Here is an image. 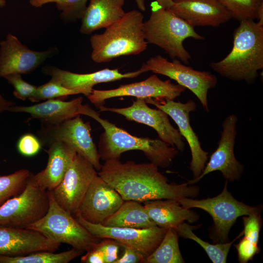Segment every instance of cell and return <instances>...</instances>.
Segmentation results:
<instances>
[{"instance_id": "603a6c76", "label": "cell", "mask_w": 263, "mask_h": 263, "mask_svg": "<svg viewBox=\"0 0 263 263\" xmlns=\"http://www.w3.org/2000/svg\"><path fill=\"white\" fill-rule=\"evenodd\" d=\"M48 147L45 150L48 156L46 167L36 174H32L31 178L40 188L52 191L61 181L77 153L62 141L55 142Z\"/></svg>"}, {"instance_id": "8d00e7d4", "label": "cell", "mask_w": 263, "mask_h": 263, "mask_svg": "<svg viewBox=\"0 0 263 263\" xmlns=\"http://www.w3.org/2000/svg\"><path fill=\"white\" fill-rule=\"evenodd\" d=\"M121 246L116 241L105 238L98 243L94 247L102 253L105 263H115L119 258L118 254Z\"/></svg>"}, {"instance_id": "f1b7e54d", "label": "cell", "mask_w": 263, "mask_h": 263, "mask_svg": "<svg viewBox=\"0 0 263 263\" xmlns=\"http://www.w3.org/2000/svg\"><path fill=\"white\" fill-rule=\"evenodd\" d=\"M83 251L72 248L60 253L42 251L23 256L0 255V263H68L80 256Z\"/></svg>"}, {"instance_id": "6da1fadb", "label": "cell", "mask_w": 263, "mask_h": 263, "mask_svg": "<svg viewBox=\"0 0 263 263\" xmlns=\"http://www.w3.org/2000/svg\"><path fill=\"white\" fill-rule=\"evenodd\" d=\"M98 175L112 186L124 201L144 202L150 200L194 198L198 186L187 182L169 183L167 178L150 163L121 162L119 159L105 160Z\"/></svg>"}, {"instance_id": "d590c367", "label": "cell", "mask_w": 263, "mask_h": 263, "mask_svg": "<svg viewBox=\"0 0 263 263\" xmlns=\"http://www.w3.org/2000/svg\"><path fill=\"white\" fill-rule=\"evenodd\" d=\"M41 143L39 139L31 133L22 135L17 144L19 152L25 156H32L37 154L41 149Z\"/></svg>"}, {"instance_id": "2e32d148", "label": "cell", "mask_w": 263, "mask_h": 263, "mask_svg": "<svg viewBox=\"0 0 263 263\" xmlns=\"http://www.w3.org/2000/svg\"><path fill=\"white\" fill-rule=\"evenodd\" d=\"M100 112H110L124 116L128 120L148 125L157 133L159 139L183 152L185 144L179 131L170 124L168 115L163 111L150 107L145 100L136 98L131 106L125 108L100 107Z\"/></svg>"}, {"instance_id": "836d02e7", "label": "cell", "mask_w": 263, "mask_h": 263, "mask_svg": "<svg viewBox=\"0 0 263 263\" xmlns=\"http://www.w3.org/2000/svg\"><path fill=\"white\" fill-rule=\"evenodd\" d=\"M4 78L14 88L13 95L19 99H29L36 91L37 87L24 81L20 74L10 75Z\"/></svg>"}, {"instance_id": "5bb4252c", "label": "cell", "mask_w": 263, "mask_h": 263, "mask_svg": "<svg viewBox=\"0 0 263 263\" xmlns=\"http://www.w3.org/2000/svg\"><path fill=\"white\" fill-rule=\"evenodd\" d=\"M186 90V88L178 84H173L169 80H162L156 75H153L141 81L122 85L115 89L106 90L93 89L87 97L99 108L103 106L106 100L121 96L174 100Z\"/></svg>"}, {"instance_id": "ac0fdd59", "label": "cell", "mask_w": 263, "mask_h": 263, "mask_svg": "<svg viewBox=\"0 0 263 263\" xmlns=\"http://www.w3.org/2000/svg\"><path fill=\"white\" fill-rule=\"evenodd\" d=\"M124 202L118 192L97 175L76 213L90 223L102 224L116 212Z\"/></svg>"}, {"instance_id": "4dcf8cb0", "label": "cell", "mask_w": 263, "mask_h": 263, "mask_svg": "<svg viewBox=\"0 0 263 263\" xmlns=\"http://www.w3.org/2000/svg\"><path fill=\"white\" fill-rule=\"evenodd\" d=\"M22 169L7 175H0V207L8 200L20 193L31 175Z\"/></svg>"}, {"instance_id": "8992f818", "label": "cell", "mask_w": 263, "mask_h": 263, "mask_svg": "<svg viewBox=\"0 0 263 263\" xmlns=\"http://www.w3.org/2000/svg\"><path fill=\"white\" fill-rule=\"evenodd\" d=\"M49 207L46 214L27 228L38 231L60 244L87 251L94 248L100 239L93 235L72 214L56 201L51 191H48Z\"/></svg>"}, {"instance_id": "52a82bcc", "label": "cell", "mask_w": 263, "mask_h": 263, "mask_svg": "<svg viewBox=\"0 0 263 263\" xmlns=\"http://www.w3.org/2000/svg\"><path fill=\"white\" fill-rule=\"evenodd\" d=\"M227 181L221 193L214 197L177 200L186 208H200L212 217L214 226L211 238L217 243L227 242L229 231L238 217L251 214H260L262 211L261 207L248 206L236 200L228 191Z\"/></svg>"}, {"instance_id": "9a60e30c", "label": "cell", "mask_w": 263, "mask_h": 263, "mask_svg": "<svg viewBox=\"0 0 263 263\" xmlns=\"http://www.w3.org/2000/svg\"><path fill=\"white\" fill-rule=\"evenodd\" d=\"M237 122L238 117L234 114L228 115L224 120L217 148L211 155L202 173L197 178L188 180V184H194L205 175L215 171H220L227 181L234 182L240 179L244 167L238 161L234 154Z\"/></svg>"}, {"instance_id": "74e56055", "label": "cell", "mask_w": 263, "mask_h": 263, "mask_svg": "<svg viewBox=\"0 0 263 263\" xmlns=\"http://www.w3.org/2000/svg\"><path fill=\"white\" fill-rule=\"evenodd\" d=\"M234 245L237 251L238 261L241 263H246L252 260L254 256L260 251L258 244L254 243L244 237Z\"/></svg>"}, {"instance_id": "60d3db41", "label": "cell", "mask_w": 263, "mask_h": 263, "mask_svg": "<svg viewBox=\"0 0 263 263\" xmlns=\"http://www.w3.org/2000/svg\"><path fill=\"white\" fill-rule=\"evenodd\" d=\"M14 105H15V102L5 99L0 92V114L5 111H8L9 109Z\"/></svg>"}, {"instance_id": "44dd1931", "label": "cell", "mask_w": 263, "mask_h": 263, "mask_svg": "<svg viewBox=\"0 0 263 263\" xmlns=\"http://www.w3.org/2000/svg\"><path fill=\"white\" fill-rule=\"evenodd\" d=\"M168 10L194 27H219L232 19L217 0H173Z\"/></svg>"}, {"instance_id": "ba28073f", "label": "cell", "mask_w": 263, "mask_h": 263, "mask_svg": "<svg viewBox=\"0 0 263 263\" xmlns=\"http://www.w3.org/2000/svg\"><path fill=\"white\" fill-rule=\"evenodd\" d=\"M90 122H84L80 115L56 124H41L38 132L41 144L49 146L62 141L72 146L77 153L87 159L99 171L102 167L98 149L91 134Z\"/></svg>"}, {"instance_id": "ffe728a7", "label": "cell", "mask_w": 263, "mask_h": 263, "mask_svg": "<svg viewBox=\"0 0 263 263\" xmlns=\"http://www.w3.org/2000/svg\"><path fill=\"white\" fill-rule=\"evenodd\" d=\"M44 74L60 82L64 87L88 97L96 84L119 80L123 78H134L147 72L141 66L137 71L122 73L118 69L105 68L87 74H78L60 69L54 66L43 69Z\"/></svg>"}, {"instance_id": "ab89813d", "label": "cell", "mask_w": 263, "mask_h": 263, "mask_svg": "<svg viewBox=\"0 0 263 263\" xmlns=\"http://www.w3.org/2000/svg\"><path fill=\"white\" fill-rule=\"evenodd\" d=\"M86 252V253L80 259L81 263H105L102 253L97 249L94 247Z\"/></svg>"}, {"instance_id": "ee69618b", "label": "cell", "mask_w": 263, "mask_h": 263, "mask_svg": "<svg viewBox=\"0 0 263 263\" xmlns=\"http://www.w3.org/2000/svg\"><path fill=\"white\" fill-rule=\"evenodd\" d=\"M6 0H0V7H4L6 5Z\"/></svg>"}, {"instance_id": "7c38bea8", "label": "cell", "mask_w": 263, "mask_h": 263, "mask_svg": "<svg viewBox=\"0 0 263 263\" xmlns=\"http://www.w3.org/2000/svg\"><path fill=\"white\" fill-rule=\"evenodd\" d=\"M97 175L94 166L76 153L60 183L51 191L55 200L65 210L75 214Z\"/></svg>"}, {"instance_id": "e575fe53", "label": "cell", "mask_w": 263, "mask_h": 263, "mask_svg": "<svg viewBox=\"0 0 263 263\" xmlns=\"http://www.w3.org/2000/svg\"><path fill=\"white\" fill-rule=\"evenodd\" d=\"M244 237L258 244L261 227L260 214H251L243 217Z\"/></svg>"}, {"instance_id": "d6a6232c", "label": "cell", "mask_w": 263, "mask_h": 263, "mask_svg": "<svg viewBox=\"0 0 263 263\" xmlns=\"http://www.w3.org/2000/svg\"><path fill=\"white\" fill-rule=\"evenodd\" d=\"M76 94L75 91L51 78L48 82L37 87L35 94L29 100L32 102H37Z\"/></svg>"}, {"instance_id": "5b68a950", "label": "cell", "mask_w": 263, "mask_h": 263, "mask_svg": "<svg viewBox=\"0 0 263 263\" xmlns=\"http://www.w3.org/2000/svg\"><path fill=\"white\" fill-rule=\"evenodd\" d=\"M150 15L144 21L143 33L148 43L157 46L172 58L189 63L191 56L184 46L188 38L204 39L194 27L178 17L170 11L164 9L155 0L151 2Z\"/></svg>"}, {"instance_id": "cb8c5ba5", "label": "cell", "mask_w": 263, "mask_h": 263, "mask_svg": "<svg viewBox=\"0 0 263 263\" xmlns=\"http://www.w3.org/2000/svg\"><path fill=\"white\" fill-rule=\"evenodd\" d=\"M125 0H90L81 19L80 33L91 34L120 19L126 13L123 8Z\"/></svg>"}, {"instance_id": "1f68e13d", "label": "cell", "mask_w": 263, "mask_h": 263, "mask_svg": "<svg viewBox=\"0 0 263 263\" xmlns=\"http://www.w3.org/2000/svg\"><path fill=\"white\" fill-rule=\"evenodd\" d=\"M89 0H30V4L39 7L48 3H56L60 19L65 23L81 19Z\"/></svg>"}, {"instance_id": "277c9868", "label": "cell", "mask_w": 263, "mask_h": 263, "mask_svg": "<svg viewBox=\"0 0 263 263\" xmlns=\"http://www.w3.org/2000/svg\"><path fill=\"white\" fill-rule=\"evenodd\" d=\"M144 16L136 10L126 12L103 33L90 38L91 58L97 63L125 56L137 55L147 48L143 33Z\"/></svg>"}, {"instance_id": "f35d334b", "label": "cell", "mask_w": 263, "mask_h": 263, "mask_svg": "<svg viewBox=\"0 0 263 263\" xmlns=\"http://www.w3.org/2000/svg\"><path fill=\"white\" fill-rule=\"evenodd\" d=\"M124 252L115 263H143L145 258L139 252L127 246L123 247Z\"/></svg>"}, {"instance_id": "e0dca14e", "label": "cell", "mask_w": 263, "mask_h": 263, "mask_svg": "<svg viewBox=\"0 0 263 263\" xmlns=\"http://www.w3.org/2000/svg\"><path fill=\"white\" fill-rule=\"evenodd\" d=\"M57 49L35 51L22 44L12 34L0 42V77L13 74H29L52 56Z\"/></svg>"}, {"instance_id": "d6986e66", "label": "cell", "mask_w": 263, "mask_h": 263, "mask_svg": "<svg viewBox=\"0 0 263 263\" xmlns=\"http://www.w3.org/2000/svg\"><path fill=\"white\" fill-rule=\"evenodd\" d=\"M60 244L35 230L0 225V255L17 256L38 251L56 252Z\"/></svg>"}, {"instance_id": "8fae6325", "label": "cell", "mask_w": 263, "mask_h": 263, "mask_svg": "<svg viewBox=\"0 0 263 263\" xmlns=\"http://www.w3.org/2000/svg\"><path fill=\"white\" fill-rule=\"evenodd\" d=\"M75 214L77 221L95 237L113 239L122 247L127 246L136 250L145 259L156 249L167 230L158 226L148 228L108 226L90 223L78 213Z\"/></svg>"}, {"instance_id": "4316f807", "label": "cell", "mask_w": 263, "mask_h": 263, "mask_svg": "<svg viewBox=\"0 0 263 263\" xmlns=\"http://www.w3.org/2000/svg\"><path fill=\"white\" fill-rule=\"evenodd\" d=\"M194 229V226L184 222L179 225L175 229L179 236L185 239H191L200 245L213 263H225L231 245L234 241L243 235L242 231L231 242L211 244L198 237L193 232Z\"/></svg>"}, {"instance_id": "83f0119b", "label": "cell", "mask_w": 263, "mask_h": 263, "mask_svg": "<svg viewBox=\"0 0 263 263\" xmlns=\"http://www.w3.org/2000/svg\"><path fill=\"white\" fill-rule=\"evenodd\" d=\"M178 235L174 228H168L156 249L146 258L144 263H183L180 250Z\"/></svg>"}, {"instance_id": "3957f363", "label": "cell", "mask_w": 263, "mask_h": 263, "mask_svg": "<svg viewBox=\"0 0 263 263\" xmlns=\"http://www.w3.org/2000/svg\"><path fill=\"white\" fill-rule=\"evenodd\" d=\"M97 121L104 129L100 136L98 152L103 160L119 159L121 154L127 151H142L150 162L158 167H169L178 154L174 147L159 139L141 138L132 135L117 127L91 107L86 114Z\"/></svg>"}, {"instance_id": "7a4b0ae2", "label": "cell", "mask_w": 263, "mask_h": 263, "mask_svg": "<svg viewBox=\"0 0 263 263\" xmlns=\"http://www.w3.org/2000/svg\"><path fill=\"white\" fill-rule=\"evenodd\" d=\"M209 66L222 76L254 83L263 69V25L254 20L240 21L233 33L231 51Z\"/></svg>"}, {"instance_id": "7402d4cb", "label": "cell", "mask_w": 263, "mask_h": 263, "mask_svg": "<svg viewBox=\"0 0 263 263\" xmlns=\"http://www.w3.org/2000/svg\"><path fill=\"white\" fill-rule=\"evenodd\" d=\"M82 97L69 101L53 99L29 106L14 105L8 111L27 113L30 115V119H38L42 124L54 125L80 114L85 115L89 105L82 104Z\"/></svg>"}, {"instance_id": "484cf974", "label": "cell", "mask_w": 263, "mask_h": 263, "mask_svg": "<svg viewBox=\"0 0 263 263\" xmlns=\"http://www.w3.org/2000/svg\"><path fill=\"white\" fill-rule=\"evenodd\" d=\"M101 224L108 226L134 228L157 226L150 218L144 205L132 200L124 201L117 211Z\"/></svg>"}, {"instance_id": "4fadbf2b", "label": "cell", "mask_w": 263, "mask_h": 263, "mask_svg": "<svg viewBox=\"0 0 263 263\" xmlns=\"http://www.w3.org/2000/svg\"><path fill=\"white\" fill-rule=\"evenodd\" d=\"M145 100L147 103L152 104L165 112L177 124L180 133L186 139L190 150L191 160L189 168L193 179L198 177L205 167L208 152L202 149L199 138L190 124L189 113L196 110V103L193 100L184 103L169 99Z\"/></svg>"}, {"instance_id": "b9f144b4", "label": "cell", "mask_w": 263, "mask_h": 263, "mask_svg": "<svg viewBox=\"0 0 263 263\" xmlns=\"http://www.w3.org/2000/svg\"><path fill=\"white\" fill-rule=\"evenodd\" d=\"M157 3L164 9H169L173 4V0H155Z\"/></svg>"}, {"instance_id": "f546056e", "label": "cell", "mask_w": 263, "mask_h": 263, "mask_svg": "<svg viewBox=\"0 0 263 263\" xmlns=\"http://www.w3.org/2000/svg\"><path fill=\"white\" fill-rule=\"evenodd\" d=\"M239 20L258 19L263 11V0H217Z\"/></svg>"}, {"instance_id": "30bf717a", "label": "cell", "mask_w": 263, "mask_h": 263, "mask_svg": "<svg viewBox=\"0 0 263 263\" xmlns=\"http://www.w3.org/2000/svg\"><path fill=\"white\" fill-rule=\"evenodd\" d=\"M172 59V61H169L161 55H158L150 57L142 66L147 72L150 71L168 76L189 90L208 112L207 93L217 84L216 75L208 71L194 70L181 63L177 58Z\"/></svg>"}, {"instance_id": "d4e9b609", "label": "cell", "mask_w": 263, "mask_h": 263, "mask_svg": "<svg viewBox=\"0 0 263 263\" xmlns=\"http://www.w3.org/2000/svg\"><path fill=\"white\" fill-rule=\"evenodd\" d=\"M144 206L156 225L166 229H175L185 221L193 223L199 219L196 212L183 207L176 200H150L144 202Z\"/></svg>"}, {"instance_id": "7bdbcfd3", "label": "cell", "mask_w": 263, "mask_h": 263, "mask_svg": "<svg viewBox=\"0 0 263 263\" xmlns=\"http://www.w3.org/2000/svg\"><path fill=\"white\" fill-rule=\"evenodd\" d=\"M138 9L141 11H145L146 6L145 4V0H135Z\"/></svg>"}, {"instance_id": "9c48e42d", "label": "cell", "mask_w": 263, "mask_h": 263, "mask_svg": "<svg viewBox=\"0 0 263 263\" xmlns=\"http://www.w3.org/2000/svg\"><path fill=\"white\" fill-rule=\"evenodd\" d=\"M31 175L23 190L0 207V225L25 228L47 213L49 192L38 187Z\"/></svg>"}]
</instances>
